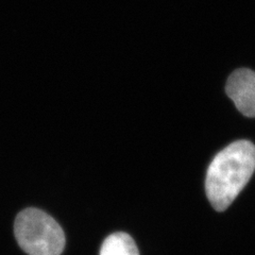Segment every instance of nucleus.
<instances>
[{
    "instance_id": "nucleus-1",
    "label": "nucleus",
    "mask_w": 255,
    "mask_h": 255,
    "mask_svg": "<svg viewBox=\"0 0 255 255\" xmlns=\"http://www.w3.org/2000/svg\"><path fill=\"white\" fill-rule=\"evenodd\" d=\"M255 170V145L237 140L214 157L206 173L205 189L215 210L226 211Z\"/></svg>"
},
{
    "instance_id": "nucleus-2",
    "label": "nucleus",
    "mask_w": 255,
    "mask_h": 255,
    "mask_svg": "<svg viewBox=\"0 0 255 255\" xmlns=\"http://www.w3.org/2000/svg\"><path fill=\"white\" fill-rule=\"evenodd\" d=\"M14 233L20 248L29 255H61L65 248V234L59 223L34 207L17 215Z\"/></svg>"
},
{
    "instance_id": "nucleus-3",
    "label": "nucleus",
    "mask_w": 255,
    "mask_h": 255,
    "mask_svg": "<svg viewBox=\"0 0 255 255\" xmlns=\"http://www.w3.org/2000/svg\"><path fill=\"white\" fill-rule=\"evenodd\" d=\"M226 92L236 108L247 117H255V71L235 70L228 79Z\"/></svg>"
},
{
    "instance_id": "nucleus-4",
    "label": "nucleus",
    "mask_w": 255,
    "mask_h": 255,
    "mask_svg": "<svg viewBox=\"0 0 255 255\" xmlns=\"http://www.w3.org/2000/svg\"><path fill=\"white\" fill-rule=\"evenodd\" d=\"M100 255H139L133 238L127 233L117 232L103 242Z\"/></svg>"
}]
</instances>
